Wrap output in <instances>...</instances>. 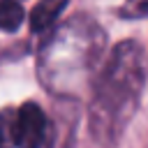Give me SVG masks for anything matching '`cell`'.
<instances>
[{
  "mask_svg": "<svg viewBox=\"0 0 148 148\" xmlns=\"http://www.w3.org/2000/svg\"><path fill=\"white\" fill-rule=\"evenodd\" d=\"M69 0H39L32 7L30 14V30L32 35H44L53 28V23L58 21V16L62 14V9L67 7Z\"/></svg>",
  "mask_w": 148,
  "mask_h": 148,
  "instance_id": "cell-4",
  "label": "cell"
},
{
  "mask_svg": "<svg viewBox=\"0 0 148 148\" xmlns=\"http://www.w3.org/2000/svg\"><path fill=\"white\" fill-rule=\"evenodd\" d=\"M25 14L18 0H0V30L14 32L23 23Z\"/></svg>",
  "mask_w": 148,
  "mask_h": 148,
  "instance_id": "cell-5",
  "label": "cell"
},
{
  "mask_svg": "<svg viewBox=\"0 0 148 148\" xmlns=\"http://www.w3.org/2000/svg\"><path fill=\"white\" fill-rule=\"evenodd\" d=\"M123 18H146L148 16V0H125L120 7Z\"/></svg>",
  "mask_w": 148,
  "mask_h": 148,
  "instance_id": "cell-7",
  "label": "cell"
},
{
  "mask_svg": "<svg viewBox=\"0 0 148 148\" xmlns=\"http://www.w3.org/2000/svg\"><path fill=\"white\" fill-rule=\"evenodd\" d=\"M146 81V56L136 42H120L92 83L90 134L113 146L132 120Z\"/></svg>",
  "mask_w": 148,
  "mask_h": 148,
  "instance_id": "cell-1",
  "label": "cell"
},
{
  "mask_svg": "<svg viewBox=\"0 0 148 148\" xmlns=\"http://www.w3.org/2000/svg\"><path fill=\"white\" fill-rule=\"evenodd\" d=\"M16 146L18 148H53V127L42 106L25 102L16 109Z\"/></svg>",
  "mask_w": 148,
  "mask_h": 148,
  "instance_id": "cell-3",
  "label": "cell"
},
{
  "mask_svg": "<svg viewBox=\"0 0 148 148\" xmlns=\"http://www.w3.org/2000/svg\"><path fill=\"white\" fill-rule=\"evenodd\" d=\"M102 49L104 32L95 21L88 16L67 18L39 51L37 72L42 83L51 92H76L92 76Z\"/></svg>",
  "mask_w": 148,
  "mask_h": 148,
  "instance_id": "cell-2",
  "label": "cell"
},
{
  "mask_svg": "<svg viewBox=\"0 0 148 148\" xmlns=\"http://www.w3.org/2000/svg\"><path fill=\"white\" fill-rule=\"evenodd\" d=\"M0 148H16V109L0 111Z\"/></svg>",
  "mask_w": 148,
  "mask_h": 148,
  "instance_id": "cell-6",
  "label": "cell"
}]
</instances>
